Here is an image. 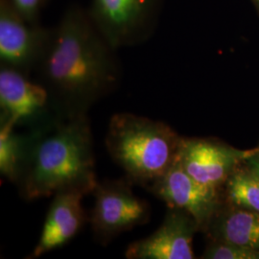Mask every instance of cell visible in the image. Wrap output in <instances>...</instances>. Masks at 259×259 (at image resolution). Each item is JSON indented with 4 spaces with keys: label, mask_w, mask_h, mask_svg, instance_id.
Returning a JSON list of instances; mask_svg holds the SVG:
<instances>
[{
    "label": "cell",
    "mask_w": 259,
    "mask_h": 259,
    "mask_svg": "<svg viewBox=\"0 0 259 259\" xmlns=\"http://www.w3.org/2000/svg\"><path fill=\"white\" fill-rule=\"evenodd\" d=\"M227 191L232 204L259 212V181L248 168H236L227 180Z\"/></svg>",
    "instance_id": "14"
},
{
    "label": "cell",
    "mask_w": 259,
    "mask_h": 259,
    "mask_svg": "<svg viewBox=\"0 0 259 259\" xmlns=\"http://www.w3.org/2000/svg\"><path fill=\"white\" fill-rule=\"evenodd\" d=\"M257 149L241 151L213 140L183 138L177 161L199 183L218 188Z\"/></svg>",
    "instance_id": "9"
},
{
    "label": "cell",
    "mask_w": 259,
    "mask_h": 259,
    "mask_svg": "<svg viewBox=\"0 0 259 259\" xmlns=\"http://www.w3.org/2000/svg\"><path fill=\"white\" fill-rule=\"evenodd\" d=\"M40 132L19 133L11 123L0 122V173L11 183L18 185Z\"/></svg>",
    "instance_id": "12"
},
{
    "label": "cell",
    "mask_w": 259,
    "mask_h": 259,
    "mask_svg": "<svg viewBox=\"0 0 259 259\" xmlns=\"http://www.w3.org/2000/svg\"><path fill=\"white\" fill-rule=\"evenodd\" d=\"M63 119L42 83L0 65V122L11 123L17 129L42 131Z\"/></svg>",
    "instance_id": "4"
},
{
    "label": "cell",
    "mask_w": 259,
    "mask_h": 259,
    "mask_svg": "<svg viewBox=\"0 0 259 259\" xmlns=\"http://www.w3.org/2000/svg\"><path fill=\"white\" fill-rule=\"evenodd\" d=\"M117 49L94 23L89 9L67 7L50 35L35 73L64 119L88 115L96 102L120 84Z\"/></svg>",
    "instance_id": "1"
},
{
    "label": "cell",
    "mask_w": 259,
    "mask_h": 259,
    "mask_svg": "<svg viewBox=\"0 0 259 259\" xmlns=\"http://www.w3.org/2000/svg\"><path fill=\"white\" fill-rule=\"evenodd\" d=\"M47 0H11L19 15L32 24L40 23V12Z\"/></svg>",
    "instance_id": "16"
},
{
    "label": "cell",
    "mask_w": 259,
    "mask_h": 259,
    "mask_svg": "<svg viewBox=\"0 0 259 259\" xmlns=\"http://www.w3.org/2000/svg\"><path fill=\"white\" fill-rule=\"evenodd\" d=\"M213 235L218 240L259 250V212L238 207L224 213L214 223Z\"/></svg>",
    "instance_id": "13"
},
{
    "label": "cell",
    "mask_w": 259,
    "mask_h": 259,
    "mask_svg": "<svg viewBox=\"0 0 259 259\" xmlns=\"http://www.w3.org/2000/svg\"><path fill=\"white\" fill-rule=\"evenodd\" d=\"M163 0H93L90 14L115 49L149 40L157 30Z\"/></svg>",
    "instance_id": "5"
},
{
    "label": "cell",
    "mask_w": 259,
    "mask_h": 259,
    "mask_svg": "<svg viewBox=\"0 0 259 259\" xmlns=\"http://www.w3.org/2000/svg\"><path fill=\"white\" fill-rule=\"evenodd\" d=\"M49 35L50 28L28 22L11 0H0V65L31 76L45 54Z\"/></svg>",
    "instance_id": "7"
},
{
    "label": "cell",
    "mask_w": 259,
    "mask_h": 259,
    "mask_svg": "<svg viewBox=\"0 0 259 259\" xmlns=\"http://www.w3.org/2000/svg\"><path fill=\"white\" fill-rule=\"evenodd\" d=\"M252 2H253V4L255 5V7H256V9H257L259 13V0H252Z\"/></svg>",
    "instance_id": "18"
},
{
    "label": "cell",
    "mask_w": 259,
    "mask_h": 259,
    "mask_svg": "<svg viewBox=\"0 0 259 259\" xmlns=\"http://www.w3.org/2000/svg\"><path fill=\"white\" fill-rule=\"evenodd\" d=\"M244 163L250 173L259 181V148L255 153L247 157L244 160Z\"/></svg>",
    "instance_id": "17"
},
{
    "label": "cell",
    "mask_w": 259,
    "mask_h": 259,
    "mask_svg": "<svg viewBox=\"0 0 259 259\" xmlns=\"http://www.w3.org/2000/svg\"><path fill=\"white\" fill-rule=\"evenodd\" d=\"M182 139L163 122L120 112L110 119L105 144L127 179L146 188L176 163Z\"/></svg>",
    "instance_id": "3"
},
{
    "label": "cell",
    "mask_w": 259,
    "mask_h": 259,
    "mask_svg": "<svg viewBox=\"0 0 259 259\" xmlns=\"http://www.w3.org/2000/svg\"><path fill=\"white\" fill-rule=\"evenodd\" d=\"M87 193L80 189H65L53 195L40 236L26 258L36 259L62 248L83 229L89 218L82 201Z\"/></svg>",
    "instance_id": "11"
},
{
    "label": "cell",
    "mask_w": 259,
    "mask_h": 259,
    "mask_svg": "<svg viewBox=\"0 0 259 259\" xmlns=\"http://www.w3.org/2000/svg\"><path fill=\"white\" fill-rule=\"evenodd\" d=\"M93 134L88 115L66 118L36 139L18 186L27 201L65 189L92 194L98 185Z\"/></svg>",
    "instance_id": "2"
},
{
    "label": "cell",
    "mask_w": 259,
    "mask_h": 259,
    "mask_svg": "<svg viewBox=\"0 0 259 259\" xmlns=\"http://www.w3.org/2000/svg\"><path fill=\"white\" fill-rule=\"evenodd\" d=\"M130 180L98 182L93 193L94 205L89 217L96 241L107 245L114 237L148 222L151 207L136 196Z\"/></svg>",
    "instance_id": "6"
},
{
    "label": "cell",
    "mask_w": 259,
    "mask_h": 259,
    "mask_svg": "<svg viewBox=\"0 0 259 259\" xmlns=\"http://www.w3.org/2000/svg\"><path fill=\"white\" fill-rule=\"evenodd\" d=\"M146 188L169 207L189 213L199 230L206 229L219 210L218 188L199 183L178 161Z\"/></svg>",
    "instance_id": "8"
},
{
    "label": "cell",
    "mask_w": 259,
    "mask_h": 259,
    "mask_svg": "<svg viewBox=\"0 0 259 259\" xmlns=\"http://www.w3.org/2000/svg\"><path fill=\"white\" fill-rule=\"evenodd\" d=\"M198 230L189 213L170 207L157 231L130 244L125 256L128 259H193L192 240Z\"/></svg>",
    "instance_id": "10"
},
{
    "label": "cell",
    "mask_w": 259,
    "mask_h": 259,
    "mask_svg": "<svg viewBox=\"0 0 259 259\" xmlns=\"http://www.w3.org/2000/svg\"><path fill=\"white\" fill-rule=\"evenodd\" d=\"M205 259H259V250L231 242H211L202 256Z\"/></svg>",
    "instance_id": "15"
}]
</instances>
